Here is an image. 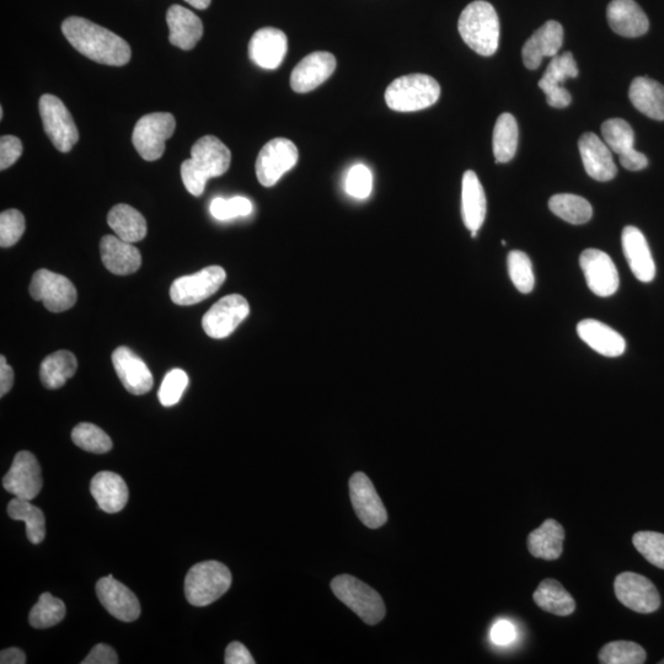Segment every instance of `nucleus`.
<instances>
[{
  "label": "nucleus",
  "instance_id": "nucleus-16",
  "mask_svg": "<svg viewBox=\"0 0 664 664\" xmlns=\"http://www.w3.org/2000/svg\"><path fill=\"white\" fill-rule=\"evenodd\" d=\"M3 487L14 497L32 501L42 489L41 467L34 454L19 452L15 455L12 468L3 478Z\"/></svg>",
  "mask_w": 664,
  "mask_h": 664
},
{
  "label": "nucleus",
  "instance_id": "nucleus-9",
  "mask_svg": "<svg viewBox=\"0 0 664 664\" xmlns=\"http://www.w3.org/2000/svg\"><path fill=\"white\" fill-rule=\"evenodd\" d=\"M31 297L44 303L52 313H62L77 303V289L67 277L39 270L34 273L29 288Z\"/></svg>",
  "mask_w": 664,
  "mask_h": 664
},
{
  "label": "nucleus",
  "instance_id": "nucleus-22",
  "mask_svg": "<svg viewBox=\"0 0 664 664\" xmlns=\"http://www.w3.org/2000/svg\"><path fill=\"white\" fill-rule=\"evenodd\" d=\"M288 41L285 32L275 28L256 31L249 44V56L256 66L276 69L287 55Z\"/></svg>",
  "mask_w": 664,
  "mask_h": 664
},
{
  "label": "nucleus",
  "instance_id": "nucleus-1",
  "mask_svg": "<svg viewBox=\"0 0 664 664\" xmlns=\"http://www.w3.org/2000/svg\"><path fill=\"white\" fill-rule=\"evenodd\" d=\"M63 35L69 44L91 61L122 67L131 61V47L115 32L90 20L71 16L63 21Z\"/></svg>",
  "mask_w": 664,
  "mask_h": 664
},
{
  "label": "nucleus",
  "instance_id": "nucleus-41",
  "mask_svg": "<svg viewBox=\"0 0 664 664\" xmlns=\"http://www.w3.org/2000/svg\"><path fill=\"white\" fill-rule=\"evenodd\" d=\"M578 68L574 55L571 52L562 53L551 58L548 68L542 79L539 80V88L564 87L567 79L577 78Z\"/></svg>",
  "mask_w": 664,
  "mask_h": 664
},
{
  "label": "nucleus",
  "instance_id": "nucleus-37",
  "mask_svg": "<svg viewBox=\"0 0 664 664\" xmlns=\"http://www.w3.org/2000/svg\"><path fill=\"white\" fill-rule=\"evenodd\" d=\"M550 211L565 222L580 226L591 221L593 208L586 198L572 194H559L550 198Z\"/></svg>",
  "mask_w": 664,
  "mask_h": 664
},
{
  "label": "nucleus",
  "instance_id": "nucleus-46",
  "mask_svg": "<svg viewBox=\"0 0 664 664\" xmlns=\"http://www.w3.org/2000/svg\"><path fill=\"white\" fill-rule=\"evenodd\" d=\"M211 214L218 221H229L237 217L249 216L253 212V203L245 197H233L230 200L216 198L211 203Z\"/></svg>",
  "mask_w": 664,
  "mask_h": 664
},
{
  "label": "nucleus",
  "instance_id": "nucleus-5",
  "mask_svg": "<svg viewBox=\"0 0 664 664\" xmlns=\"http://www.w3.org/2000/svg\"><path fill=\"white\" fill-rule=\"evenodd\" d=\"M232 572L218 561H205L191 567L185 580V596L194 607H207L228 592Z\"/></svg>",
  "mask_w": 664,
  "mask_h": 664
},
{
  "label": "nucleus",
  "instance_id": "nucleus-25",
  "mask_svg": "<svg viewBox=\"0 0 664 664\" xmlns=\"http://www.w3.org/2000/svg\"><path fill=\"white\" fill-rule=\"evenodd\" d=\"M101 260L114 275L127 276L142 265V256L136 246L114 235H106L100 244Z\"/></svg>",
  "mask_w": 664,
  "mask_h": 664
},
{
  "label": "nucleus",
  "instance_id": "nucleus-6",
  "mask_svg": "<svg viewBox=\"0 0 664 664\" xmlns=\"http://www.w3.org/2000/svg\"><path fill=\"white\" fill-rule=\"evenodd\" d=\"M331 589L340 601L356 613L364 623L377 625L385 617L387 609L380 594L351 575L337 576L331 582Z\"/></svg>",
  "mask_w": 664,
  "mask_h": 664
},
{
  "label": "nucleus",
  "instance_id": "nucleus-2",
  "mask_svg": "<svg viewBox=\"0 0 664 664\" xmlns=\"http://www.w3.org/2000/svg\"><path fill=\"white\" fill-rule=\"evenodd\" d=\"M232 153L217 137L205 136L191 148V159L181 164V179L186 190L196 197L205 192L207 181L227 173Z\"/></svg>",
  "mask_w": 664,
  "mask_h": 664
},
{
  "label": "nucleus",
  "instance_id": "nucleus-32",
  "mask_svg": "<svg viewBox=\"0 0 664 664\" xmlns=\"http://www.w3.org/2000/svg\"><path fill=\"white\" fill-rule=\"evenodd\" d=\"M107 223L114 230L117 237L127 243L141 242L147 235L146 219L136 208L125 205H117L107 214Z\"/></svg>",
  "mask_w": 664,
  "mask_h": 664
},
{
  "label": "nucleus",
  "instance_id": "nucleus-13",
  "mask_svg": "<svg viewBox=\"0 0 664 664\" xmlns=\"http://www.w3.org/2000/svg\"><path fill=\"white\" fill-rule=\"evenodd\" d=\"M614 589L619 602L636 613L650 614L661 607L660 593L645 576L623 572L615 578Z\"/></svg>",
  "mask_w": 664,
  "mask_h": 664
},
{
  "label": "nucleus",
  "instance_id": "nucleus-56",
  "mask_svg": "<svg viewBox=\"0 0 664 664\" xmlns=\"http://www.w3.org/2000/svg\"><path fill=\"white\" fill-rule=\"evenodd\" d=\"M0 663L2 664H24L26 656L23 651L12 647V649L3 650L0 653Z\"/></svg>",
  "mask_w": 664,
  "mask_h": 664
},
{
  "label": "nucleus",
  "instance_id": "nucleus-47",
  "mask_svg": "<svg viewBox=\"0 0 664 664\" xmlns=\"http://www.w3.org/2000/svg\"><path fill=\"white\" fill-rule=\"evenodd\" d=\"M26 224L23 213L8 210L0 214V245L10 248L19 242L25 232Z\"/></svg>",
  "mask_w": 664,
  "mask_h": 664
},
{
  "label": "nucleus",
  "instance_id": "nucleus-20",
  "mask_svg": "<svg viewBox=\"0 0 664 664\" xmlns=\"http://www.w3.org/2000/svg\"><path fill=\"white\" fill-rule=\"evenodd\" d=\"M583 166L592 179L605 182L615 178L618 174L614 163L612 151L605 142L593 132L582 135L578 141Z\"/></svg>",
  "mask_w": 664,
  "mask_h": 664
},
{
  "label": "nucleus",
  "instance_id": "nucleus-36",
  "mask_svg": "<svg viewBox=\"0 0 664 664\" xmlns=\"http://www.w3.org/2000/svg\"><path fill=\"white\" fill-rule=\"evenodd\" d=\"M518 139V123L513 115L505 112L498 117L492 138L496 163L511 162L517 152Z\"/></svg>",
  "mask_w": 664,
  "mask_h": 664
},
{
  "label": "nucleus",
  "instance_id": "nucleus-30",
  "mask_svg": "<svg viewBox=\"0 0 664 664\" xmlns=\"http://www.w3.org/2000/svg\"><path fill=\"white\" fill-rule=\"evenodd\" d=\"M565 529L555 519H546L539 528L528 535V549L537 559L554 561L562 555Z\"/></svg>",
  "mask_w": 664,
  "mask_h": 664
},
{
  "label": "nucleus",
  "instance_id": "nucleus-57",
  "mask_svg": "<svg viewBox=\"0 0 664 664\" xmlns=\"http://www.w3.org/2000/svg\"><path fill=\"white\" fill-rule=\"evenodd\" d=\"M185 2L189 3L190 5H192V7L196 9L203 10L210 7L212 0H185Z\"/></svg>",
  "mask_w": 664,
  "mask_h": 664
},
{
  "label": "nucleus",
  "instance_id": "nucleus-53",
  "mask_svg": "<svg viewBox=\"0 0 664 664\" xmlns=\"http://www.w3.org/2000/svg\"><path fill=\"white\" fill-rule=\"evenodd\" d=\"M546 101L551 107L555 109H565V107L571 104V94L570 91L565 87H551L543 89Z\"/></svg>",
  "mask_w": 664,
  "mask_h": 664
},
{
  "label": "nucleus",
  "instance_id": "nucleus-54",
  "mask_svg": "<svg viewBox=\"0 0 664 664\" xmlns=\"http://www.w3.org/2000/svg\"><path fill=\"white\" fill-rule=\"evenodd\" d=\"M620 163L624 166L626 170L630 171H640L647 168L649 165V159H647L645 154H642L639 151H633L625 155H621Z\"/></svg>",
  "mask_w": 664,
  "mask_h": 664
},
{
  "label": "nucleus",
  "instance_id": "nucleus-8",
  "mask_svg": "<svg viewBox=\"0 0 664 664\" xmlns=\"http://www.w3.org/2000/svg\"><path fill=\"white\" fill-rule=\"evenodd\" d=\"M39 110L42 125L53 146L62 153L72 151L79 141V132L71 112L55 95L41 96Z\"/></svg>",
  "mask_w": 664,
  "mask_h": 664
},
{
  "label": "nucleus",
  "instance_id": "nucleus-10",
  "mask_svg": "<svg viewBox=\"0 0 664 664\" xmlns=\"http://www.w3.org/2000/svg\"><path fill=\"white\" fill-rule=\"evenodd\" d=\"M226 278L221 266L206 267L195 275L180 277L170 287L171 301L184 307L206 301L223 286Z\"/></svg>",
  "mask_w": 664,
  "mask_h": 664
},
{
  "label": "nucleus",
  "instance_id": "nucleus-42",
  "mask_svg": "<svg viewBox=\"0 0 664 664\" xmlns=\"http://www.w3.org/2000/svg\"><path fill=\"white\" fill-rule=\"evenodd\" d=\"M72 439L76 446L90 453L104 454L112 449L111 438L93 423H79L72 432Z\"/></svg>",
  "mask_w": 664,
  "mask_h": 664
},
{
  "label": "nucleus",
  "instance_id": "nucleus-28",
  "mask_svg": "<svg viewBox=\"0 0 664 664\" xmlns=\"http://www.w3.org/2000/svg\"><path fill=\"white\" fill-rule=\"evenodd\" d=\"M90 492L100 510L106 513L121 512L127 505L128 487L125 480L111 471L96 474L91 480Z\"/></svg>",
  "mask_w": 664,
  "mask_h": 664
},
{
  "label": "nucleus",
  "instance_id": "nucleus-35",
  "mask_svg": "<svg viewBox=\"0 0 664 664\" xmlns=\"http://www.w3.org/2000/svg\"><path fill=\"white\" fill-rule=\"evenodd\" d=\"M9 517L14 521L26 524V535L32 544L44 542L46 537L45 514L39 507L32 505L31 501L14 497L8 506Z\"/></svg>",
  "mask_w": 664,
  "mask_h": 664
},
{
  "label": "nucleus",
  "instance_id": "nucleus-55",
  "mask_svg": "<svg viewBox=\"0 0 664 664\" xmlns=\"http://www.w3.org/2000/svg\"><path fill=\"white\" fill-rule=\"evenodd\" d=\"M14 384V371L9 366L5 357H0V396L8 394L12 390Z\"/></svg>",
  "mask_w": 664,
  "mask_h": 664
},
{
  "label": "nucleus",
  "instance_id": "nucleus-49",
  "mask_svg": "<svg viewBox=\"0 0 664 664\" xmlns=\"http://www.w3.org/2000/svg\"><path fill=\"white\" fill-rule=\"evenodd\" d=\"M23 154V143L18 137L3 136L0 138V169L5 170L18 162Z\"/></svg>",
  "mask_w": 664,
  "mask_h": 664
},
{
  "label": "nucleus",
  "instance_id": "nucleus-51",
  "mask_svg": "<svg viewBox=\"0 0 664 664\" xmlns=\"http://www.w3.org/2000/svg\"><path fill=\"white\" fill-rule=\"evenodd\" d=\"M83 664H117L119 657L111 646L99 644L90 651L89 655L85 657Z\"/></svg>",
  "mask_w": 664,
  "mask_h": 664
},
{
  "label": "nucleus",
  "instance_id": "nucleus-17",
  "mask_svg": "<svg viewBox=\"0 0 664 664\" xmlns=\"http://www.w3.org/2000/svg\"><path fill=\"white\" fill-rule=\"evenodd\" d=\"M96 594L103 607L116 619L131 623L141 615V604L136 594L111 575L96 583Z\"/></svg>",
  "mask_w": 664,
  "mask_h": 664
},
{
  "label": "nucleus",
  "instance_id": "nucleus-27",
  "mask_svg": "<svg viewBox=\"0 0 664 664\" xmlns=\"http://www.w3.org/2000/svg\"><path fill=\"white\" fill-rule=\"evenodd\" d=\"M166 23H168L170 30V44L181 48V50H192L197 42L202 39V20L191 10L181 7V5H171L168 13H166Z\"/></svg>",
  "mask_w": 664,
  "mask_h": 664
},
{
  "label": "nucleus",
  "instance_id": "nucleus-48",
  "mask_svg": "<svg viewBox=\"0 0 664 664\" xmlns=\"http://www.w3.org/2000/svg\"><path fill=\"white\" fill-rule=\"evenodd\" d=\"M373 190L372 171L362 164L353 166L348 171L346 178L347 194L357 198V200H366Z\"/></svg>",
  "mask_w": 664,
  "mask_h": 664
},
{
  "label": "nucleus",
  "instance_id": "nucleus-58",
  "mask_svg": "<svg viewBox=\"0 0 664 664\" xmlns=\"http://www.w3.org/2000/svg\"><path fill=\"white\" fill-rule=\"evenodd\" d=\"M661 664H664V660H663V661H661Z\"/></svg>",
  "mask_w": 664,
  "mask_h": 664
},
{
  "label": "nucleus",
  "instance_id": "nucleus-43",
  "mask_svg": "<svg viewBox=\"0 0 664 664\" xmlns=\"http://www.w3.org/2000/svg\"><path fill=\"white\" fill-rule=\"evenodd\" d=\"M508 275L517 291L528 294L533 291L535 277L532 261L523 251L513 250L507 257Z\"/></svg>",
  "mask_w": 664,
  "mask_h": 664
},
{
  "label": "nucleus",
  "instance_id": "nucleus-29",
  "mask_svg": "<svg viewBox=\"0 0 664 664\" xmlns=\"http://www.w3.org/2000/svg\"><path fill=\"white\" fill-rule=\"evenodd\" d=\"M487 203L483 185L473 170L465 171L462 182V217L470 232H479L486 218Z\"/></svg>",
  "mask_w": 664,
  "mask_h": 664
},
{
  "label": "nucleus",
  "instance_id": "nucleus-12",
  "mask_svg": "<svg viewBox=\"0 0 664 664\" xmlns=\"http://www.w3.org/2000/svg\"><path fill=\"white\" fill-rule=\"evenodd\" d=\"M248 301L240 294H230L218 301L202 319L203 330L212 339H226L248 318Z\"/></svg>",
  "mask_w": 664,
  "mask_h": 664
},
{
  "label": "nucleus",
  "instance_id": "nucleus-18",
  "mask_svg": "<svg viewBox=\"0 0 664 664\" xmlns=\"http://www.w3.org/2000/svg\"><path fill=\"white\" fill-rule=\"evenodd\" d=\"M112 364L128 393L143 395L151 392L154 384L151 369L131 348H116L112 353Z\"/></svg>",
  "mask_w": 664,
  "mask_h": 664
},
{
  "label": "nucleus",
  "instance_id": "nucleus-39",
  "mask_svg": "<svg viewBox=\"0 0 664 664\" xmlns=\"http://www.w3.org/2000/svg\"><path fill=\"white\" fill-rule=\"evenodd\" d=\"M602 136L610 151L621 155L635 151V133L628 122L610 119L602 125Z\"/></svg>",
  "mask_w": 664,
  "mask_h": 664
},
{
  "label": "nucleus",
  "instance_id": "nucleus-45",
  "mask_svg": "<svg viewBox=\"0 0 664 664\" xmlns=\"http://www.w3.org/2000/svg\"><path fill=\"white\" fill-rule=\"evenodd\" d=\"M189 385V377L182 369H173L166 374L162 385H160L158 398L165 408H170L179 403L182 395Z\"/></svg>",
  "mask_w": 664,
  "mask_h": 664
},
{
  "label": "nucleus",
  "instance_id": "nucleus-40",
  "mask_svg": "<svg viewBox=\"0 0 664 664\" xmlns=\"http://www.w3.org/2000/svg\"><path fill=\"white\" fill-rule=\"evenodd\" d=\"M644 647L631 641H613L599 652L603 664H642L646 662Z\"/></svg>",
  "mask_w": 664,
  "mask_h": 664
},
{
  "label": "nucleus",
  "instance_id": "nucleus-21",
  "mask_svg": "<svg viewBox=\"0 0 664 664\" xmlns=\"http://www.w3.org/2000/svg\"><path fill=\"white\" fill-rule=\"evenodd\" d=\"M564 42V29L558 21L550 20L534 32L524 44L522 58L528 69H537L545 57L559 55Z\"/></svg>",
  "mask_w": 664,
  "mask_h": 664
},
{
  "label": "nucleus",
  "instance_id": "nucleus-11",
  "mask_svg": "<svg viewBox=\"0 0 664 664\" xmlns=\"http://www.w3.org/2000/svg\"><path fill=\"white\" fill-rule=\"evenodd\" d=\"M299 158L296 144L286 138L272 139L261 149L256 160V176L265 187L275 186Z\"/></svg>",
  "mask_w": 664,
  "mask_h": 664
},
{
  "label": "nucleus",
  "instance_id": "nucleus-23",
  "mask_svg": "<svg viewBox=\"0 0 664 664\" xmlns=\"http://www.w3.org/2000/svg\"><path fill=\"white\" fill-rule=\"evenodd\" d=\"M621 244L626 261L637 280L644 283L652 282L656 276V265L650 246L641 230L631 226L624 228Z\"/></svg>",
  "mask_w": 664,
  "mask_h": 664
},
{
  "label": "nucleus",
  "instance_id": "nucleus-24",
  "mask_svg": "<svg viewBox=\"0 0 664 664\" xmlns=\"http://www.w3.org/2000/svg\"><path fill=\"white\" fill-rule=\"evenodd\" d=\"M610 28L624 37H640L650 29V21L635 0H613L607 9Z\"/></svg>",
  "mask_w": 664,
  "mask_h": 664
},
{
  "label": "nucleus",
  "instance_id": "nucleus-34",
  "mask_svg": "<svg viewBox=\"0 0 664 664\" xmlns=\"http://www.w3.org/2000/svg\"><path fill=\"white\" fill-rule=\"evenodd\" d=\"M78 368L76 356L72 352L61 350L47 356L41 363L40 377L46 389L56 390L63 387L68 379L74 377Z\"/></svg>",
  "mask_w": 664,
  "mask_h": 664
},
{
  "label": "nucleus",
  "instance_id": "nucleus-14",
  "mask_svg": "<svg viewBox=\"0 0 664 664\" xmlns=\"http://www.w3.org/2000/svg\"><path fill=\"white\" fill-rule=\"evenodd\" d=\"M350 497L358 519L371 529L383 527L388 521L387 508L384 507L371 479L364 473H356L350 479Z\"/></svg>",
  "mask_w": 664,
  "mask_h": 664
},
{
  "label": "nucleus",
  "instance_id": "nucleus-44",
  "mask_svg": "<svg viewBox=\"0 0 664 664\" xmlns=\"http://www.w3.org/2000/svg\"><path fill=\"white\" fill-rule=\"evenodd\" d=\"M633 543L650 564L664 570V534L639 532L634 535Z\"/></svg>",
  "mask_w": 664,
  "mask_h": 664
},
{
  "label": "nucleus",
  "instance_id": "nucleus-15",
  "mask_svg": "<svg viewBox=\"0 0 664 664\" xmlns=\"http://www.w3.org/2000/svg\"><path fill=\"white\" fill-rule=\"evenodd\" d=\"M580 265L588 288L596 296L607 298L617 293L620 278L612 257L601 250L587 249L580 257Z\"/></svg>",
  "mask_w": 664,
  "mask_h": 664
},
{
  "label": "nucleus",
  "instance_id": "nucleus-50",
  "mask_svg": "<svg viewBox=\"0 0 664 664\" xmlns=\"http://www.w3.org/2000/svg\"><path fill=\"white\" fill-rule=\"evenodd\" d=\"M490 639L497 646H510L517 639L516 626L510 620H498L492 625Z\"/></svg>",
  "mask_w": 664,
  "mask_h": 664
},
{
  "label": "nucleus",
  "instance_id": "nucleus-3",
  "mask_svg": "<svg viewBox=\"0 0 664 664\" xmlns=\"http://www.w3.org/2000/svg\"><path fill=\"white\" fill-rule=\"evenodd\" d=\"M458 30L471 50L481 56L495 55L500 45V19L496 10L484 0L470 3L460 15Z\"/></svg>",
  "mask_w": 664,
  "mask_h": 664
},
{
  "label": "nucleus",
  "instance_id": "nucleus-33",
  "mask_svg": "<svg viewBox=\"0 0 664 664\" xmlns=\"http://www.w3.org/2000/svg\"><path fill=\"white\" fill-rule=\"evenodd\" d=\"M535 604L546 613L569 617L575 612L576 602L564 586L554 578H546L533 594Z\"/></svg>",
  "mask_w": 664,
  "mask_h": 664
},
{
  "label": "nucleus",
  "instance_id": "nucleus-7",
  "mask_svg": "<svg viewBox=\"0 0 664 664\" xmlns=\"http://www.w3.org/2000/svg\"><path fill=\"white\" fill-rule=\"evenodd\" d=\"M175 127V117L169 112H154L143 116L133 130V146L144 160L155 162L163 157L165 142L174 135Z\"/></svg>",
  "mask_w": 664,
  "mask_h": 664
},
{
  "label": "nucleus",
  "instance_id": "nucleus-52",
  "mask_svg": "<svg viewBox=\"0 0 664 664\" xmlns=\"http://www.w3.org/2000/svg\"><path fill=\"white\" fill-rule=\"evenodd\" d=\"M227 664H255L254 657L251 656V653L248 649L242 644V642H232L227 647L226 651V660Z\"/></svg>",
  "mask_w": 664,
  "mask_h": 664
},
{
  "label": "nucleus",
  "instance_id": "nucleus-31",
  "mask_svg": "<svg viewBox=\"0 0 664 664\" xmlns=\"http://www.w3.org/2000/svg\"><path fill=\"white\" fill-rule=\"evenodd\" d=\"M629 98L641 114L664 121V87L651 78L639 77L630 85Z\"/></svg>",
  "mask_w": 664,
  "mask_h": 664
},
{
  "label": "nucleus",
  "instance_id": "nucleus-4",
  "mask_svg": "<svg viewBox=\"0 0 664 664\" xmlns=\"http://www.w3.org/2000/svg\"><path fill=\"white\" fill-rule=\"evenodd\" d=\"M441 96L436 79L427 74H409L395 79L385 91V101L398 112H415L435 105Z\"/></svg>",
  "mask_w": 664,
  "mask_h": 664
},
{
  "label": "nucleus",
  "instance_id": "nucleus-38",
  "mask_svg": "<svg viewBox=\"0 0 664 664\" xmlns=\"http://www.w3.org/2000/svg\"><path fill=\"white\" fill-rule=\"evenodd\" d=\"M64 617H66V605L60 598L44 593L31 609L29 621L32 628L47 629L60 624Z\"/></svg>",
  "mask_w": 664,
  "mask_h": 664
},
{
  "label": "nucleus",
  "instance_id": "nucleus-26",
  "mask_svg": "<svg viewBox=\"0 0 664 664\" xmlns=\"http://www.w3.org/2000/svg\"><path fill=\"white\" fill-rule=\"evenodd\" d=\"M577 334L586 345L604 357L615 358L624 355L626 342L618 331L602 321L586 319L577 325Z\"/></svg>",
  "mask_w": 664,
  "mask_h": 664
},
{
  "label": "nucleus",
  "instance_id": "nucleus-19",
  "mask_svg": "<svg viewBox=\"0 0 664 664\" xmlns=\"http://www.w3.org/2000/svg\"><path fill=\"white\" fill-rule=\"evenodd\" d=\"M335 69L336 60L331 53H310L293 69L291 87L296 93H309L325 83L334 74Z\"/></svg>",
  "mask_w": 664,
  "mask_h": 664
}]
</instances>
